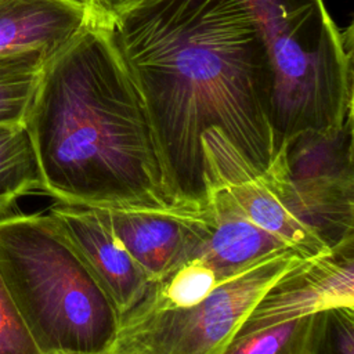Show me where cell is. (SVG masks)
<instances>
[{"label": "cell", "instance_id": "cell-1", "mask_svg": "<svg viewBox=\"0 0 354 354\" xmlns=\"http://www.w3.org/2000/svg\"><path fill=\"white\" fill-rule=\"evenodd\" d=\"M113 37L144 101L178 213L205 207L202 136L218 130L260 173L274 159L272 75L241 0H145Z\"/></svg>", "mask_w": 354, "mask_h": 354}, {"label": "cell", "instance_id": "cell-2", "mask_svg": "<svg viewBox=\"0 0 354 354\" xmlns=\"http://www.w3.org/2000/svg\"><path fill=\"white\" fill-rule=\"evenodd\" d=\"M25 126L41 192L58 203L178 213L113 30L84 25L47 59Z\"/></svg>", "mask_w": 354, "mask_h": 354}, {"label": "cell", "instance_id": "cell-3", "mask_svg": "<svg viewBox=\"0 0 354 354\" xmlns=\"http://www.w3.org/2000/svg\"><path fill=\"white\" fill-rule=\"evenodd\" d=\"M0 274L41 354H108L116 307L58 221L0 216Z\"/></svg>", "mask_w": 354, "mask_h": 354}, {"label": "cell", "instance_id": "cell-4", "mask_svg": "<svg viewBox=\"0 0 354 354\" xmlns=\"http://www.w3.org/2000/svg\"><path fill=\"white\" fill-rule=\"evenodd\" d=\"M241 1L270 59L274 156L300 131L340 126L353 113V25L337 28L322 0Z\"/></svg>", "mask_w": 354, "mask_h": 354}, {"label": "cell", "instance_id": "cell-5", "mask_svg": "<svg viewBox=\"0 0 354 354\" xmlns=\"http://www.w3.org/2000/svg\"><path fill=\"white\" fill-rule=\"evenodd\" d=\"M303 259L277 252L218 283L201 303L131 317L112 350L124 354H221L263 293Z\"/></svg>", "mask_w": 354, "mask_h": 354}, {"label": "cell", "instance_id": "cell-6", "mask_svg": "<svg viewBox=\"0 0 354 354\" xmlns=\"http://www.w3.org/2000/svg\"><path fill=\"white\" fill-rule=\"evenodd\" d=\"M339 306L354 307V239L288 270L263 293L235 336Z\"/></svg>", "mask_w": 354, "mask_h": 354}, {"label": "cell", "instance_id": "cell-7", "mask_svg": "<svg viewBox=\"0 0 354 354\" xmlns=\"http://www.w3.org/2000/svg\"><path fill=\"white\" fill-rule=\"evenodd\" d=\"M205 181L221 187L241 212L263 230L277 235L304 257L329 249L303 227L278 199L267 173L256 170L218 130L202 136Z\"/></svg>", "mask_w": 354, "mask_h": 354}, {"label": "cell", "instance_id": "cell-8", "mask_svg": "<svg viewBox=\"0 0 354 354\" xmlns=\"http://www.w3.org/2000/svg\"><path fill=\"white\" fill-rule=\"evenodd\" d=\"M48 213L112 299L120 322L149 299L156 283L126 250L100 209L57 203Z\"/></svg>", "mask_w": 354, "mask_h": 354}, {"label": "cell", "instance_id": "cell-9", "mask_svg": "<svg viewBox=\"0 0 354 354\" xmlns=\"http://www.w3.org/2000/svg\"><path fill=\"white\" fill-rule=\"evenodd\" d=\"M206 189L196 242L187 261L205 263L218 283L277 252L292 249L281 238L249 220L221 187L207 184Z\"/></svg>", "mask_w": 354, "mask_h": 354}, {"label": "cell", "instance_id": "cell-10", "mask_svg": "<svg viewBox=\"0 0 354 354\" xmlns=\"http://www.w3.org/2000/svg\"><path fill=\"white\" fill-rule=\"evenodd\" d=\"M100 210L126 250L155 283L187 261L196 242L201 210L198 213Z\"/></svg>", "mask_w": 354, "mask_h": 354}, {"label": "cell", "instance_id": "cell-11", "mask_svg": "<svg viewBox=\"0 0 354 354\" xmlns=\"http://www.w3.org/2000/svg\"><path fill=\"white\" fill-rule=\"evenodd\" d=\"M354 116L337 127L304 130L288 138L267 171L290 184L354 183Z\"/></svg>", "mask_w": 354, "mask_h": 354}, {"label": "cell", "instance_id": "cell-12", "mask_svg": "<svg viewBox=\"0 0 354 354\" xmlns=\"http://www.w3.org/2000/svg\"><path fill=\"white\" fill-rule=\"evenodd\" d=\"M77 0H0V54L64 47L83 26Z\"/></svg>", "mask_w": 354, "mask_h": 354}, {"label": "cell", "instance_id": "cell-13", "mask_svg": "<svg viewBox=\"0 0 354 354\" xmlns=\"http://www.w3.org/2000/svg\"><path fill=\"white\" fill-rule=\"evenodd\" d=\"M266 173L283 207L329 250L354 239V183L290 184Z\"/></svg>", "mask_w": 354, "mask_h": 354}, {"label": "cell", "instance_id": "cell-14", "mask_svg": "<svg viewBox=\"0 0 354 354\" xmlns=\"http://www.w3.org/2000/svg\"><path fill=\"white\" fill-rule=\"evenodd\" d=\"M41 192V177L25 124H0V216L24 195Z\"/></svg>", "mask_w": 354, "mask_h": 354}, {"label": "cell", "instance_id": "cell-15", "mask_svg": "<svg viewBox=\"0 0 354 354\" xmlns=\"http://www.w3.org/2000/svg\"><path fill=\"white\" fill-rule=\"evenodd\" d=\"M50 57L41 50L0 54V124H25Z\"/></svg>", "mask_w": 354, "mask_h": 354}, {"label": "cell", "instance_id": "cell-16", "mask_svg": "<svg viewBox=\"0 0 354 354\" xmlns=\"http://www.w3.org/2000/svg\"><path fill=\"white\" fill-rule=\"evenodd\" d=\"M217 285L214 272L205 263L199 260L185 261L159 281L149 299L123 321L151 311L192 307L201 303Z\"/></svg>", "mask_w": 354, "mask_h": 354}, {"label": "cell", "instance_id": "cell-17", "mask_svg": "<svg viewBox=\"0 0 354 354\" xmlns=\"http://www.w3.org/2000/svg\"><path fill=\"white\" fill-rule=\"evenodd\" d=\"M313 315L234 336L221 354H310Z\"/></svg>", "mask_w": 354, "mask_h": 354}, {"label": "cell", "instance_id": "cell-18", "mask_svg": "<svg viewBox=\"0 0 354 354\" xmlns=\"http://www.w3.org/2000/svg\"><path fill=\"white\" fill-rule=\"evenodd\" d=\"M310 354H354V307H330L313 315Z\"/></svg>", "mask_w": 354, "mask_h": 354}, {"label": "cell", "instance_id": "cell-19", "mask_svg": "<svg viewBox=\"0 0 354 354\" xmlns=\"http://www.w3.org/2000/svg\"><path fill=\"white\" fill-rule=\"evenodd\" d=\"M0 354H41L0 274Z\"/></svg>", "mask_w": 354, "mask_h": 354}, {"label": "cell", "instance_id": "cell-20", "mask_svg": "<svg viewBox=\"0 0 354 354\" xmlns=\"http://www.w3.org/2000/svg\"><path fill=\"white\" fill-rule=\"evenodd\" d=\"M84 11L86 25L113 30L119 21L145 0H77Z\"/></svg>", "mask_w": 354, "mask_h": 354}, {"label": "cell", "instance_id": "cell-21", "mask_svg": "<svg viewBox=\"0 0 354 354\" xmlns=\"http://www.w3.org/2000/svg\"><path fill=\"white\" fill-rule=\"evenodd\" d=\"M108 354H124V353H119V351H115V350H111Z\"/></svg>", "mask_w": 354, "mask_h": 354}]
</instances>
